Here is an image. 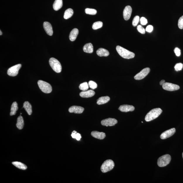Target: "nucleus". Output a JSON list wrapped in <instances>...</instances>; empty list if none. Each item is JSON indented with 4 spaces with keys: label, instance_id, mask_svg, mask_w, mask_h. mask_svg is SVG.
<instances>
[{
    "label": "nucleus",
    "instance_id": "obj_1",
    "mask_svg": "<svg viewBox=\"0 0 183 183\" xmlns=\"http://www.w3.org/2000/svg\"><path fill=\"white\" fill-rule=\"evenodd\" d=\"M116 49L119 54L124 59H133L135 57V54L134 53L131 52L121 46H117L116 47Z\"/></svg>",
    "mask_w": 183,
    "mask_h": 183
},
{
    "label": "nucleus",
    "instance_id": "obj_2",
    "mask_svg": "<svg viewBox=\"0 0 183 183\" xmlns=\"http://www.w3.org/2000/svg\"><path fill=\"white\" fill-rule=\"evenodd\" d=\"M162 112L163 110L160 108H157L153 109L146 114L145 120L147 122L152 121L158 118Z\"/></svg>",
    "mask_w": 183,
    "mask_h": 183
},
{
    "label": "nucleus",
    "instance_id": "obj_3",
    "mask_svg": "<svg viewBox=\"0 0 183 183\" xmlns=\"http://www.w3.org/2000/svg\"><path fill=\"white\" fill-rule=\"evenodd\" d=\"M49 64L52 69L57 73L61 72L62 66L59 61L54 58H51L49 60Z\"/></svg>",
    "mask_w": 183,
    "mask_h": 183
},
{
    "label": "nucleus",
    "instance_id": "obj_4",
    "mask_svg": "<svg viewBox=\"0 0 183 183\" xmlns=\"http://www.w3.org/2000/svg\"><path fill=\"white\" fill-rule=\"evenodd\" d=\"M114 163L111 159L105 161L101 167V170L103 173H107L111 170L114 167Z\"/></svg>",
    "mask_w": 183,
    "mask_h": 183
},
{
    "label": "nucleus",
    "instance_id": "obj_5",
    "mask_svg": "<svg viewBox=\"0 0 183 183\" xmlns=\"http://www.w3.org/2000/svg\"><path fill=\"white\" fill-rule=\"evenodd\" d=\"M38 85L41 91L45 93H49L52 91L51 85L46 82L42 80L38 81Z\"/></svg>",
    "mask_w": 183,
    "mask_h": 183
},
{
    "label": "nucleus",
    "instance_id": "obj_6",
    "mask_svg": "<svg viewBox=\"0 0 183 183\" xmlns=\"http://www.w3.org/2000/svg\"><path fill=\"white\" fill-rule=\"evenodd\" d=\"M171 156L169 154H166L159 158L158 161V166L164 167L169 164L171 161Z\"/></svg>",
    "mask_w": 183,
    "mask_h": 183
},
{
    "label": "nucleus",
    "instance_id": "obj_7",
    "mask_svg": "<svg viewBox=\"0 0 183 183\" xmlns=\"http://www.w3.org/2000/svg\"><path fill=\"white\" fill-rule=\"evenodd\" d=\"M21 67L20 64H16L8 69L7 74L9 76H17L18 73V71Z\"/></svg>",
    "mask_w": 183,
    "mask_h": 183
},
{
    "label": "nucleus",
    "instance_id": "obj_8",
    "mask_svg": "<svg viewBox=\"0 0 183 183\" xmlns=\"http://www.w3.org/2000/svg\"><path fill=\"white\" fill-rule=\"evenodd\" d=\"M150 71V69L149 68L144 69L136 75L134 78L136 80H140L143 79L149 74Z\"/></svg>",
    "mask_w": 183,
    "mask_h": 183
},
{
    "label": "nucleus",
    "instance_id": "obj_9",
    "mask_svg": "<svg viewBox=\"0 0 183 183\" xmlns=\"http://www.w3.org/2000/svg\"><path fill=\"white\" fill-rule=\"evenodd\" d=\"M163 89L168 91H176L180 89L179 86L177 85L169 83H165L162 85Z\"/></svg>",
    "mask_w": 183,
    "mask_h": 183
},
{
    "label": "nucleus",
    "instance_id": "obj_10",
    "mask_svg": "<svg viewBox=\"0 0 183 183\" xmlns=\"http://www.w3.org/2000/svg\"><path fill=\"white\" fill-rule=\"evenodd\" d=\"M117 122V120L114 118H108L102 120L101 124L102 126H115Z\"/></svg>",
    "mask_w": 183,
    "mask_h": 183
},
{
    "label": "nucleus",
    "instance_id": "obj_11",
    "mask_svg": "<svg viewBox=\"0 0 183 183\" xmlns=\"http://www.w3.org/2000/svg\"><path fill=\"white\" fill-rule=\"evenodd\" d=\"M176 132L175 128H172L170 130L166 131L162 133L160 135V138L162 139H165L168 138L173 136Z\"/></svg>",
    "mask_w": 183,
    "mask_h": 183
},
{
    "label": "nucleus",
    "instance_id": "obj_12",
    "mask_svg": "<svg viewBox=\"0 0 183 183\" xmlns=\"http://www.w3.org/2000/svg\"><path fill=\"white\" fill-rule=\"evenodd\" d=\"M132 11V8L130 6H126L125 8L123 11V16L125 20H128L130 19Z\"/></svg>",
    "mask_w": 183,
    "mask_h": 183
},
{
    "label": "nucleus",
    "instance_id": "obj_13",
    "mask_svg": "<svg viewBox=\"0 0 183 183\" xmlns=\"http://www.w3.org/2000/svg\"><path fill=\"white\" fill-rule=\"evenodd\" d=\"M84 108L82 107L78 106H72L69 109V111L70 113H74L76 114H81L83 113Z\"/></svg>",
    "mask_w": 183,
    "mask_h": 183
},
{
    "label": "nucleus",
    "instance_id": "obj_14",
    "mask_svg": "<svg viewBox=\"0 0 183 183\" xmlns=\"http://www.w3.org/2000/svg\"><path fill=\"white\" fill-rule=\"evenodd\" d=\"M118 109L122 112H127L134 111L135 107L133 105H120Z\"/></svg>",
    "mask_w": 183,
    "mask_h": 183
},
{
    "label": "nucleus",
    "instance_id": "obj_15",
    "mask_svg": "<svg viewBox=\"0 0 183 183\" xmlns=\"http://www.w3.org/2000/svg\"><path fill=\"white\" fill-rule=\"evenodd\" d=\"M43 26L47 34L49 36H52L53 34V30L52 27L50 23L46 21L44 23Z\"/></svg>",
    "mask_w": 183,
    "mask_h": 183
},
{
    "label": "nucleus",
    "instance_id": "obj_16",
    "mask_svg": "<svg viewBox=\"0 0 183 183\" xmlns=\"http://www.w3.org/2000/svg\"><path fill=\"white\" fill-rule=\"evenodd\" d=\"M95 94V92L93 90H90L87 91L81 92L80 93L79 95L81 98H91Z\"/></svg>",
    "mask_w": 183,
    "mask_h": 183
},
{
    "label": "nucleus",
    "instance_id": "obj_17",
    "mask_svg": "<svg viewBox=\"0 0 183 183\" xmlns=\"http://www.w3.org/2000/svg\"><path fill=\"white\" fill-rule=\"evenodd\" d=\"M91 135L93 137L95 138L101 140L104 139L106 136L105 133L96 131H92Z\"/></svg>",
    "mask_w": 183,
    "mask_h": 183
},
{
    "label": "nucleus",
    "instance_id": "obj_18",
    "mask_svg": "<svg viewBox=\"0 0 183 183\" xmlns=\"http://www.w3.org/2000/svg\"><path fill=\"white\" fill-rule=\"evenodd\" d=\"M97 55L100 57H107L109 55V51L107 49L103 48L99 49L96 51Z\"/></svg>",
    "mask_w": 183,
    "mask_h": 183
},
{
    "label": "nucleus",
    "instance_id": "obj_19",
    "mask_svg": "<svg viewBox=\"0 0 183 183\" xmlns=\"http://www.w3.org/2000/svg\"><path fill=\"white\" fill-rule=\"evenodd\" d=\"M78 33L79 31L78 29L74 28L70 32L69 35V39L71 41H74L76 40Z\"/></svg>",
    "mask_w": 183,
    "mask_h": 183
},
{
    "label": "nucleus",
    "instance_id": "obj_20",
    "mask_svg": "<svg viewBox=\"0 0 183 183\" xmlns=\"http://www.w3.org/2000/svg\"><path fill=\"white\" fill-rule=\"evenodd\" d=\"M83 49L85 53H92L93 52V46L91 43H88L83 46Z\"/></svg>",
    "mask_w": 183,
    "mask_h": 183
},
{
    "label": "nucleus",
    "instance_id": "obj_21",
    "mask_svg": "<svg viewBox=\"0 0 183 183\" xmlns=\"http://www.w3.org/2000/svg\"><path fill=\"white\" fill-rule=\"evenodd\" d=\"M110 100L109 97L103 96L99 98L97 100V104L98 105H101L106 104V103L108 102Z\"/></svg>",
    "mask_w": 183,
    "mask_h": 183
},
{
    "label": "nucleus",
    "instance_id": "obj_22",
    "mask_svg": "<svg viewBox=\"0 0 183 183\" xmlns=\"http://www.w3.org/2000/svg\"><path fill=\"white\" fill-rule=\"evenodd\" d=\"M24 125V120L22 116H20L18 118L16 126L19 130L22 129Z\"/></svg>",
    "mask_w": 183,
    "mask_h": 183
},
{
    "label": "nucleus",
    "instance_id": "obj_23",
    "mask_svg": "<svg viewBox=\"0 0 183 183\" xmlns=\"http://www.w3.org/2000/svg\"><path fill=\"white\" fill-rule=\"evenodd\" d=\"M63 5L62 0H55L53 5L54 9L55 11H58L62 8Z\"/></svg>",
    "mask_w": 183,
    "mask_h": 183
},
{
    "label": "nucleus",
    "instance_id": "obj_24",
    "mask_svg": "<svg viewBox=\"0 0 183 183\" xmlns=\"http://www.w3.org/2000/svg\"><path fill=\"white\" fill-rule=\"evenodd\" d=\"M23 107L26 111L27 112L28 114L31 115L32 113V107L30 103L28 102H25L23 104Z\"/></svg>",
    "mask_w": 183,
    "mask_h": 183
},
{
    "label": "nucleus",
    "instance_id": "obj_25",
    "mask_svg": "<svg viewBox=\"0 0 183 183\" xmlns=\"http://www.w3.org/2000/svg\"><path fill=\"white\" fill-rule=\"evenodd\" d=\"M18 105L16 102H14L13 103L11 109L10 113V116L14 115L16 114V111L18 110Z\"/></svg>",
    "mask_w": 183,
    "mask_h": 183
},
{
    "label": "nucleus",
    "instance_id": "obj_26",
    "mask_svg": "<svg viewBox=\"0 0 183 183\" xmlns=\"http://www.w3.org/2000/svg\"><path fill=\"white\" fill-rule=\"evenodd\" d=\"M74 13V12L72 8H69L66 10L64 14V18L67 19L71 18Z\"/></svg>",
    "mask_w": 183,
    "mask_h": 183
},
{
    "label": "nucleus",
    "instance_id": "obj_27",
    "mask_svg": "<svg viewBox=\"0 0 183 183\" xmlns=\"http://www.w3.org/2000/svg\"><path fill=\"white\" fill-rule=\"evenodd\" d=\"M12 164L19 169L25 170H26L27 168V167L26 165L22 163L18 162V161L12 162Z\"/></svg>",
    "mask_w": 183,
    "mask_h": 183
},
{
    "label": "nucleus",
    "instance_id": "obj_28",
    "mask_svg": "<svg viewBox=\"0 0 183 183\" xmlns=\"http://www.w3.org/2000/svg\"><path fill=\"white\" fill-rule=\"evenodd\" d=\"M103 23L102 21H98L94 23L92 25L93 29L95 30L100 28L102 27Z\"/></svg>",
    "mask_w": 183,
    "mask_h": 183
},
{
    "label": "nucleus",
    "instance_id": "obj_29",
    "mask_svg": "<svg viewBox=\"0 0 183 183\" xmlns=\"http://www.w3.org/2000/svg\"><path fill=\"white\" fill-rule=\"evenodd\" d=\"M89 88V85L87 82L82 83L79 86V89L83 91H87Z\"/></svg>",
    "mask_w": 183,
    "mask_h": 183
},
{
    "label": "nucleus",
    "instance_id": "obj_30",
    "mask_svg": "<svg viewBox=\"0 0 183 183\" xmlns=\"http://www.w3.org/2000/svg\"><path fill=\"white\" fill-rule=\"evenodd\" d=\"M86 14H87L95 15L97 13L96 10L93 8H86L85 10Z\"/></svg>",
    "mask_w": 183,
    "mask_h": 183
},
{
    "label": "nucleus",
    "instance_id": "obj_31",
    "mask_svg": "<svg viewBox=\"0 0 183 183\" xmlns=\"http://www.w3.org/2000/svg\"><path fill=\"white\" fill-rule=\"evenodd\" d=\"M88 85L90 88L92 90L95 89L98 87L97 84L94 81H90Z\"/></svg>",
    "mask_w": 183,
    "mask_h": 183
},
{
    "label": "nucleus",
    "instance_id": "obj_32",
    "mask_svg": "<svg viewBox=\"0 0 183 183\" xmlns=\"http://www.w3.org/2000/svg\"><path fill=\"white\" fill-rule=\"evenodd\" d=\"M139 20V17L138 16H135L133 19L132 25L133 26L135 27L137 25Z\"/></svg>",
    "mask_w": 183,
    "mask_h": 183
},
{
    "label": "nucleus",
    "instance_id": "obj_33",
    "mask_svg": "<svg viewBox=\"0 0 183 183\" xmlns=\"http://www.w3.org/2000/svg\"><path fill=\"white\" fill-rule=\"evenodd\" d=\"M183 67V64L182 63H180L176 64L174 66V68L176 71H178L181 70Z\"/></svg>",
    "mask_w": 183,
    "mask_h": 183
},
{
    "label": "nucleus",
    "instance_id": "obj_34",
    "mask_svg": "<svg viewBox=\"0 0 183 183\" xmlns=\"http://www.w3.org/2000/svg\"><path fill=\"white\" fill-rule=\"evenodd\" d=\"M178 26L180 29H183V16L180 17L178 21Z\"/></svg>",
    "mask_w": 183,
    "mask_h": 183
},
{
    "label": "nucleus",
    "instance_id": "obj_35",
    "mask_svg": "<svg viewBox=\"0 0 183 183\" xmlns=\"http://www.w3.org/2000/svg\"><path fill=\"white\" fill-rule=\"evenodd\" d=\"M137 30L139 33L142 34L145 33L146 30L141 25H138L137 27Z\"/></svg>",
    "mask_w": 183,
    "mask_h": 183
},
{
    "label": "nucleus",
    "instance_id": "obj_36",
    "mask_svg": "<svg viewBox=\"0 0 183 183\" xmlns=\"http://www.w3.org/2000/svg\"><path fill=\"white\" fill-rule=\"evenodd\" d=\"M140 21L141 24L143 25H145L148 23L147 19L144 17H142L140 19Z\"/></svg>",
    "mask_w": 183,
    "mask_h": 183
},
{
    "label": "nucleus",
    "instance_id": "obj_37",
    "mask_svg": "<svg viewBox=\"0 0 183 183\" xmlns=\"http://www.w3.org/2000/svg\"><path fill=\"white\" fill-rule=\"evenodd\" d=\"M174 52L177 57H179L181 55L180 49L178 48H176L174 50Z\"/></svg>",
    "mask_w": 183,
    "mask_h": 183
},
{
    "label": "nucleus",
    "instance_id": "obj_38",
    "mask_svg": "<svg viewBox=\"0 0 183 183\" xmlns=\"http://www.w3.org/2000/svg\"><path fill=\"white\" fill-rule=\"evenodd\" d=\"M153 29V27L151 25H148L146 27V30L149 33L151 32Z\"/></svg>",
    "mask_w": 183,
    "mask_h": 183
},
{
    "label": "nucleus",
    "instance_id": "obj_39",
    "mask_svg": "<svg viewBox=\"0 0 183 183\" xmlns=\"http://www.w3.org/2000/svg\"><path fill=\"white\" fill-rule=\"evenodd\" d=\"M81 138V135L78 133H77L76 135V137H75V139H76L77 141H79L80 140V139Z\"/></svg>",
    "mask_w": 183,
    "mask_h": 183
},
{
    "label": "nucleus",
    "instance_id": "obj_40",
    "mask_svg": "<svg viewBox=\"0 0 183 183\" xmlns=\"http://www.w3.org/2000/svg\"><path fill=\"white\" fill-rule=\"evenodd\" d=\"M77 133L76 131H73L72 132L71 136L73 138H75V137H76V135Z\"/></svg>",
    "mask_w": 183,
    "mask_h": 183
},
{
    "label": "nucleus",
    "instance_id": "obj_41",
    "mask_svg": "<svg viewBox=\"0 0 183 183\" xmlns=\"http://www.w3.org/2000/svg\"><path fill=\"white\" fill-rule=\"evenodd\" d=\"M165 83V81L164 80H162L160 82V85H163Z\"/></svg>",
    "mask_w": 183,
    "mask_h": 183
},
{
    "label": "nucleus",
    "instance_id": "obj_42",
    "mask_svg": "<svg viewBox=\"0 0 183 183\" xmlns=\"http://www.w3.org/2000/svg\"><path fill=\"white\" fill-rule=\"evenodd\" d=\"M0 32H1V34H0V35H2V33L1 31H0Z\"/></svg>",
    "mask_w": 183,
    "mask_h": 183
},
{
    "label": "nucleus",
    "instance_id": "obj_43",
    "mask_svg": "<svg viewBox=\"0 0 183 183\" xmlns=\"http://www.w3.org/2000/svg\"><path fill=\"white\" fill-rule=\"evenodd\" d=\"M182 157H183V153H182Z\"/></svg>",
    "mask_w": 183,
    "mask_h": 183
}]
</instances>
